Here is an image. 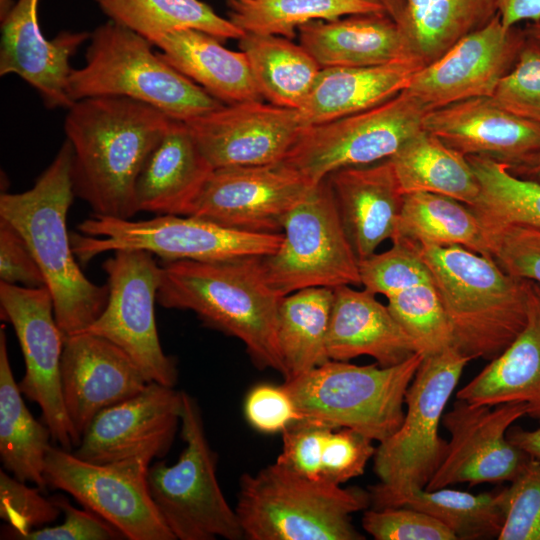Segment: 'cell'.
Segmentation results:
<instances>
[{
    "instance_id": "obj_1",
    "label": "cell",
    "mask_w": 540,
    "mask_h": 540,
    "mask_svg": "<svg viewBox=\"0 0 540 540\" xmlns=\"http://www.w3.org/2000/svg\"><path fill=\"white\" fill-rule=\"evenodd\" d=\"M172 118L125 97H91L68 108L64 121L72 146L75 196L93 214L131 219L138 211L137 178Z\"/></svg>"
},
{
    "instance_id": "obj_2",
    "label": "cell",
    "mask_w": 540,
    "mask_h": 540,
    "mask_svg": "<svg viewBox=\"0 0 540 540\" xmlns=\"http://www.w3.org/2000/svg\"><path fill=\"white\" fill-rule=\"evenodd\" d=\"M72 155L66 139L32 188L0 196V219L21 235L32 252L51 293L65 339L87 329L108 300L107 285L91 282L80 269L67 229L75 196Z\"/></svg>"
},
{
    "instance_id": "obj_3",
    "label": "cell",
    "mask_w": 540,
    "mask_h": 540,
    "mask_svg": "<svg viewBox=\"0 0 540 540\" xmlns=\"http://www.w3.org/2000/svg\"><path fill=\"white\" fill-rule=\"evenodd\" d=\"M260 257L163 262L157 303L194 312L205 326L238 338L260 369L283 375L277 340L283 297L267 282Z\"/></svg>"
},
{
    "instance_id": "obj_4",
    "label": "cell",
    "mask_w": 540,
    "mask_h": 540,
    "mask_svg": "<svg viewBox=\"0 0 540 540\" xmlns=\"http://www.w3.org/2000/svg\"><path fill=\"white\" fill-rule=\"evenodd\" d=\"M411 243L447 315L452 346L470 360L497 357L526 323L529 280L515 278L490 256L461 246Z\"/></svg>"
},
{
    "instance_id": "obj_5",
    "label": "cell",
    "mask_w": 540,
    "mask_h": 540,
    "mask_svg": "<svg viewBox=\"0 0 540 540\" xmlns=\"http://www.w3.org/2000/svg\"><path fill=\"white\" fill-rule=\"evenodd\" d=\"M89 40L85 64L69 75L73 102L125 97L184 122L224 105L155 53L149 40L123 25L108 20Z\"/></svg>"
},
{
    "instance_id": "obj_6",
    "label": "cell",
    "mask_w": 540,
    "mask_h": 540,
    "mask_svg": "<svg viewBox=\"0 0 540 540\" xmlns=\"http://www.w3.org/2000/svg\"><path fill=\"white\" fill-rule=\"evenodd\" d=\"M370 504L369 491L311 480L273 463L242 475L235 511L248 540H363L351 514Z\"/></svg>"
},
{
    "instance_id": "obj_7",
    "label": "cell",
    "mask_w": 540,
    "mask_h": 540,
    "mask_svg": "<svg viewBox=\"0 0 540 540\" xmlns=\"http://www.w3.org/2000/svg\"><path fill=\"white\" fill-rule=\"evenodd\" d=\"M424 356L388 367L328 360L283 385L300 420L353 429L379 443L402 424L405 394Z\"/></svg>"
},
{
    "instance_id": "obj_8",
    "label": "cell",
    "mask_w": 540,
    "mask_h": 540,
    "mask_svg": "<svg viewBox=\"0 0 540 540\" xmlns=\"http://www.w3.org/2000/svg\"><path fill=\"white\" fill-rule=\"evenodd\" d=\"M71 233L77 260L87 264L105 252L144 250L162 262H220L274 253L283 234L235 230L194 216L157 215L147 220L93 214Z\"/></svg>"
},
{
    "instance_id": "obj_9",
    "label": "cell",
    "mask_w": 540,
    "mask_h": 540,
    "mask_svg": "<svg viewBox=\"0 0 540 540\" xmlns=\"http://www.w3.org/2000/svg\"><path fill=\"white\" fill-rule=\"evenodd\" d=\"M180 435L185 447L178 460L157 461L147 474L151 497L176 539H244L235 509L218 483L217 454L207 439L198 402L182 391Z\"/></svg>"
},
{
    "instance_id": "obj_10",
    "label": "cell",
    "mask_w": 540,
    "mask_h": 540,
    "mask_svg": "<svg viewBox=\"0 0 540 540\" xmlns=\"http://www.w3.org/2000/svg\"><path fill=\"white\" fill-rule=\"evenodd\" d=\"M470 361L453 346L424 357L405 394L402 424L376 448L379 483L370 493L426 487L447 453L448 441L439 435L443 411Z\"/></svg>"
},
{
    "instance_id": "obj_11",
    "label": "cell",
    "mask_w": 540,
    "mask_h": 540,
    "mask_svg": "<svg viewBox=\"0 0 540 540\" xmlns=\"http://www.w3.org/2000/svg\"><path fill=\"white\" fill-rule=\"evenodd\" d=\"M283 240L260 262L269 285L282 297L311 287L359 285V260L343 228L325 178L289 212Z\"/></svg>"
},
{
    "instance_id": "obj_12",
    "label": "cell",
    "mask_w": 540,
    "mask_h": 540,
    "mask_svg": "<svg viewBox=\"0 0 540 540\" xmlns=\"http://www.w3.org/2000/svg\"><path fill=\"white\" fill-rule=\"evenodd\" d=\"M426 113L404 89L378 106L303 127L283 161L315 185L338 169L390 158L423 129Z\"/></svg>"
},
{
    "instance_id": "obj_13",
    "label": "cell",
    "mask_w": 540,
    "mask_h": 540,
    "mask_svg": "<svg viewBox=\"0 0 540 540\" xmlns=\"http://www.w3.org/2000/svg\"><path fill=\"white\" fill-rule=\"evenodd\" d=\"M151 452L98 464L51 446L45 460L47 487L73 496L120 530L128 540H176L148 488Z\"/></svg>"
},
{
    "instance_id": "obj_14",
    "label": "cell",
    "mask_w": 540,
    "mask_h": 540,
    "mask_svg": "<svg viewBox=\"0 0 540 540\" xmlns=\"http://www.w3.org/2000/svg\"><path fill=\"white\" fill-rule=\"evenodd\" d=\"M108 300L100 316L84 331L103 337L125 351L150 382L174 387L178 369L161 347L155 303L161 264L144 250H117L102 265Z\"/></svg>"
},
{
    "instance_id": "obj_15",
    "label": "cell",
    "mask_w": 540,
    "mask_h": 540,
    "mask_svg": "<svg viewBox=\"0 0 540 540\" xmlns=\"http://www.w3.org/2000/svg\"><path fill=\"white\" fill-rule=\"evenodd\" d=\"M0 306L1 317L13 326L24 358L20 391L40 407L52 440L68 451L77 448L79 443L65 410L61 386L65 337L49 289L0 282Z\"/></svg>"
},
{
    "instance_id": "obj_16",
    "label": "cell",
    "mask_w": 540,
    "mask_h": 540,
    "mask_svg": "<svg viewBox=\"0 0 540 540\" xmlns=\"http://www.w3.org/2000/svg\"><path fill=\"white\" fill-rule=\"evenodd\" d=\"M526 415L522 402L485 405L456 398L442 416L450 434L446 456L425 489L512 482L531 457L507 438V431Z\"/></svg>"
},
{
    "instance_id": "obj_17",
    "label": "cell",
    "mask_w": 540,
    "mask_h": 540,
    "mask_svg": "<svg viewBox=\"0 0 540 540\" xmlns=\"http://www.w3.org/2000/svg\"><path fill=\"white\" fill-rule=\"evenodd\" d=\"M312 186L284 161L216 168L189 216L245 232L282 233L289 212Z\"/></svg>"
},
{
    "instance_id": "obj_18",
    "label": "cell",
    "mask_w": 540,
    "mask_h": 540,
    "mask_svg": "<svg viewBox=\"0 0 540 540\" xmlns=\"http://www.w3.org/2000/svg\"><path fill=\"white\" fill-rule=\"evenodd\" d=\"M525 39L517 26L505 27L498 13L420 68L405 90L427 112L470 98L492 97Z\"/></svg>"
},
{
    "instance_id": "obj_19",
    "label": "cell",
    "mask_w": 540,
    "mask_h": 540,
    "mask_svg": "<svg viewBox=\"0 0 540 540\" xmlns=\"http://www.w3.org/2000/svg\"><path fill=\"white\" fill-rule=\"evenodd\" d=\"M185 123L214 169L281 162L303 128L297 109L263 101L224 104Z\"/></svg>"
},
{
    "instance_id": "obj_20",
    "label": "cell",
    "mask_w": 540,
    "mask_h": 540,
    "mask_svg": "<svg viewBox=\"0 0 540 540\" xmlns=\"http://www.w3.org/2000/svg\"><path fill=\"white\" fill-rule=\"evenodd\" d=\"M182 411V391L149 382L136 395L99 412L75 455L104 464L143 452L161 458L169 451Z\"/></svg>"
},
{
    "instance_id": "obj_21",
    "label": "cell",
    "mask_w": 540,
    "mask_h": 540,
    "mask_svg": "<svg viewBox=\"0 0 540 540\" xmlns=\"http://www.w3.org/2000/svg\"><path fill=\"white\" fill-rule=\"evenodd\" d=\"M149 382L137 363L109 340L87 332L65 339L62 395L79 444L99 412L136 395Z\"/></svg>"
},
{
    "instance_id": "obj_22",
    "label": "cell",
    "mask_w": 540,
    "mask_h": 540,
    "mask_svg": "<svg viewBox=\"0 0 540 540\" xmlns=\"http://www.w3.org/2000/svg\"><path fill=\"white\" fill-rule=\"evenodd\" d=\"M39 0H17L1 19L0 75L14 74L32 86L50 109L71 107L70 58L89 39L87 32L62 31L45 38Z\"/></svg>"
},
{
    "instance_id": "obj_23",
    "label": "cell",
    "mask_w": 540,
    "mask_h": 540,
    "mask_svg": "<svg viewBox=\"0 0 540 540\" xmlns=\"http://www.w3.org/2000/svg\"><path fill=\"white\" fill-rule=\"evenodd\" d=\"M423 128L465 156L487 157L507 167L540 151V125L509 112L492 97L429 111Z\"/></svg>"
},
{
    "instance_id": "obj_24",
    "label": "cell",
    "mask_w": 540,
    "mask_h": 540,
    "mask_svg": "<svg viewBox=\"0 0 540 540\" xmlns=\"http://www.w3.org/2000/svg\"><path fill=\"white\" fill-rule=\"evenodd\" d=\"M326 179L358 260L374 254L382 242L394 238L404 194L389 158L341 168Z\"/></svg>"
},
{
    "instance_id": "obj_25",
    "label": "cell",
    "mask_w": 540,
    "mask_h": 540,
    "mask_svg": "<svg viewBox=\"0 0 540 540\" xmlns=\"http://www.w3.org/2000/svg\"><path fill=\"white\" fill-rule=\"evenodd\" d=\"M214 168L186 123L171 119L146 160L135 185L138 211L189 216Z\"/></svg>"
},
{
    "instance_id": "obj_26",
    "label": "cell",
    "mask_w": 540,
    "mask_h": 540,
    "mask_svg": "<svg viewBox=\"0 0 540 540\" xmlns=\"http://www.w3.org/2000/svg\"><path fill=\"white\" fill-rule=\"evenodd\" d=\"M297 34L299 44L322 68L418 60L403 30L386 13L316 20L300 26Z\"/></svg>"
},
{
    "instance_id": "obj_27",
    "label": "cell",
    "mask_w": 540,
    "mask_h": 540,
    "mask_svg": "<svg viewBox=\"0 0 540 540\" xmlns=\"http://www.w3.org/2000/svg\"><path fill=\"white\" fill-rule=\"evenodd\" d=\"M333 293L327 335L330 360L348 361L367 355L388 367L417 352L412 339L375 294L350 285L333 288Z\"/></svg>"
},
{
    "instance_id": "obj_28",
    "label": "cell",
    "mask_w": 540,
    "mask_h": 540,
    "mask_svg": "<svg viewBox=\"0 0 540 540\" xmlns=\"http://www.w3.org/2000/svg\"><path fill=\"white\" fill-rule=\"evenodd\" d=\"M456 398L472 404L522 402L540 422V285L529 280L527 320L508 347L461 388Z\"/></svg>"
},
{
    "instance_id": "obj_29",
    "label": "cell",
    "mask_w": 540,
    "mask_h": 540,
    "mask_svg": "<svg viewBox=\"0 0 540 540\" xmlns=\"http://www.w3.org/2000/svg\"><path fill=\"white\" fill-rule=\"evenodd\" d=\"M424 67L416 59L366 67L322 68L298 109L303 127L378 106L402 92Z\"/></svg>"
},
{
    "instance_id": "obj_30",
    "label": "cell",
    "mask_w": 540,
    "mask_h": 540,
    "mask_svg": "<svg viewBox=\"0 0 540 540\" xmlns=\"http://www.w3.org/2000/svg\"><path fill=\"white\" fill-rule=\"evenodd\" d=\"M149 41L173 68L223 104L263 101L244 53L227 49L222 40L199 30L181 29Z\"/></svg>"
},
{
    "instance_id": "obj_31",
    "label": "cell",
    "mask_w": 540,
    "mask_h": 540,
    "mask_svg": "<svg viewBox=\"0 0 540 540\" xmlns=\"http://www.w3.org/2000/svg\"><path fill=\"white\" fill-rule=\"evenodd\" d=\"M372 508L410 507L434 517L457 539L498 538L505 522L507 487L472 494L448 487L428 490L409 487L388 493H370Z\"/></svg>"
},
{
    "instance_id": "obj_32",
    "label": "cell",
    "mask_w": 540,
    "mask_h": 540,
    "mask_svg": "<svg viewBox=\"0 0 540 540\" xmlns=\"http://www.w3.org/2000/svg\"><path fill=\"white\" fill-rule=\"evenodd\" d=\"M401 192H428L454 198L469 206L480 187L467 157L424 128L390 158Z\"/></svg>"
},
{
    "instance_id": "obj_33",
    "label": "cell",
    "mask_w": 540,
    "mask_h": 540,
    "mask_svg": "<svg viewBox=\"0 0 540 540\" xmlns=\"http://www.w3.org/2000/svg\"><path fill=\"white\" fill-rule=\"evenodd\" d=\"M10 365L6 334L0 329V459L8 473L47 487L44 469L52 439L49 427L26 407Z\"/></svg>"
},
{
    "instance_id": "obj_34",
    "label": "cell",
    "mask_w": 540,
    "mask_h": 540,
    "mask_svg": "<svg viewBox=\"0 0 540 540\" xmlns=\"http://www.w3.org/2000/svg\"><path fill=\"white\" fill-rule=\"evenodd\" d=\"M238 41L262 98L298 110L322 69L312 55L278 35L245 33Z\"/></svg>"
},
{
    "instance_id": "obj_35",
    "label": "cell",
    "mask_w": 540,
    "mask_h": 540,
    "mask_svg": "<svg viewBox=\"0 0 540 540\" xmlns=\"http://www.w3.org/2000/svg\"><path fill=\"white\" fill-rule=\"evenodd\" d=\"M334 293L311 287L284 296L277 316V340L284 381L293 380L329 359L327 335Z\"/></svg>"
},
{
    "instance_id": "obj_36",
    "label": "cell",
    "mask_w": 540,
    "mask_h": 540,
    "mask_svg": "<svg viewBox=\"0 0 540 540\" xmlns=\"http://www.w3.org/2000/svg\"><path fill=\"white\" fill-rule=\"evenodd\" d=\"M498 13V0H406L400 28L425 66Z\"/></svg>"
},
{
    "instance_id": "obj_37",
    "label": "cell",
    "mask_w": 540,
    "mask_h": 540,
    "mask_svg": "<svg viewBox=\"0 0 540 540\" xmlns=\"http://www.w3.org/2000/svg\"><path fill=\"white\" fill-rule=\"evenodd\" d=\"M394 238L439 247L461 246L489 256L484 226L472 207L435 193L404 195Z\"/></svg>"
},
{
    "instance_id": "obj_38",
    "label": "cell",
    "mask_w": 540,
    "mask_h": 540,
    "mask_svg": "<svg viewBox=\"0 0 540 540\" xmlns=\"http://www.w3.org/2000/svg\"><path fill=\"white\" fill-rule=\"evenodd\" d=\"M109 18L151 40L181 29L208 33L222 41L245 33L201 0H94Z\"/></svg>"
},
{
    "instance_id": "obj_39",
    "label": "cell",
    "mask_w": 540,
    "mask_h": 540,
    "mask_svg": "<svg viewBox=\"0 0 540 540\" xmlns=\"http://www.w3.org/2000/svg\"><path fill=\"white\" fill-rule=\"evenodd\" d=\"M229 3L228 19L244 33L288 39L297 34L300 26L312 21L386 13L376 0H229Z\"/></svg>"
},
{
    "instance_id": "obj_40",
    "label": "cell",
    "mask_w": 540,
    "mask_h": 540,
    "mask_svg": "<svg viewBox=\"0 0 540 540\" xmlns=\"http://www.w3.org/2000/svg\"><path fill=\"white\" fill-rule=\"evenodd\" d=\"M479 183L480 192L471 206L481 223L524 224L540 228V185L512 174L493 159L466 156Z\"/></svg>"
},
{
    "instance_id": "obj_41",
    "label": "cell",
    "mask_w": 540,
    "mask_h": 540,
    "mask_svg": "<svg viewBox=\"0 0 540 540\" xmlns=\"http://www.w3.org/2000/svg\"><path fill=\"white\" fill-rule=\"evenodd\" d=\"M387 300L389 311L424 357L452 346V330L432 281L407 288Z\"/></svg>"
},
{
    "instance_id": "obj_42",
    "label": "cell",
    "mask_w": 540,
    "mask_h": 540,
    "mask_svg": "<svg viewBox=\"0 0 540 540\" xmlns=\"http://www.w3.org/2000/svg\"><path fill=\"white\" fill-rule=\"evenodd\" d=\"M392 247L359 260L360 283L373 294L389 298L407 288L432 281L411 242L394 238Z\"/></svg>"
},
{
    "instance_id": "obj_43",
    "label": "cell",
    "mask_w": 540,
    "mask_h": 540,
    "mask_svg": "<svg viewBox=\"0 0 540 540\" xmlns=\"http://www.w3.org/2000/svg\"><path fill=\"white\" fill-rule=\"evenodd\" d=\"M40 488H32L7 471H0V517L6 522L1 539L43 527L55 521L61 510L52 497L41 495Z\"/></svg>"
},
{
    "instance_id": "obj_44",
    "label": "cell",
    "mask_w": 540,
    "mask_h": 540,
    "mask_svg": "<svg viewBox=\"0 0 540 540\" xmlns=\"http://www.w3.org/2000/svg\"><path fill=\"white\" fill-rule=\"evenodd\" d=\"M489 256L507 274L540 285V228L524 224L484 225Z\"/></svg>"
},
{
    "instance_id": "obj_45",
    "label": "cell",
    "mask_w": 540,
    "mask_h": 540,
    "mask_svg": "<svg viewBox=\"0 0 540 540\" xmlns=\"http://www.w3.org/2000/svg\"><path fill=\"white\" fill-rule=\"evenodd\" d=\"M526 37V36H525ZM492 98L509 112L540 125V44L526 37Z\"/></svg>"
},
{
    "instance_id": "obj_46",
    "label": "cell",
    "mask_w": 540,
    "mask_h": 540,
    "mask_svg": "<svg viewBox=\"0 0 540 540\" xmlns=\"http://www.w3.org/2000/svg\"><path fill=\"white\" fill-rule=\"evenodd\" d=\"M507 494L505 522L497 539L540 540V461L531 458Z\"/></svg>"
},
{
    "instance_id": "obj_47",
    "label": "cell",
    "mask_w": 540,
    "mask_h": 540,
    "mask_svg": "<svg viewBox=\"0 0 540 540\" xmlns=\"http://www.w3.org/2000/svg\"><path fill=\"white\" fill-rule=\"evenodd\" d=\"M363 529L376 540H456L455 534L429 514L410 507L367 510Z\"/></svg>"
},
{
    "instance_id": "obj_48",
    "label": "cell",
    "mask_w": 540,
    "mask_h": 540,
    "mask_svg": "<svg viewBox=\"0 0 540 540\" xmlns=\"http://www.w3.org/2000/svg\"><path fill=\"white\" fill-rule=\"evenodd\" d=\"M333 429L314 421L294 422L281 433L282 449L275 463L299 476L322 481L323 449Z\"/></svg>"
},
{
    "instance_id": "obj_49",
    "label": "cell",
    "mask_w": 540,
    "mask_h": 540,
    "mask_svg": "<svg viewBox=\"0 0 540 540\" xmlns=\"http://www.w3.org/2000/svg\"><path fill=\"white\" fill-rule=\"evenodd\" d=\"M372 441L353 429H333L323 449L322 481L342 485L362 475L376 451Z\"/></svg>"
},
{
    "instance_id": "obj_50",
    "label": "cell",
    "mask_w": 540,
    "mask_h": 540,
    "mask_svg": "<svg viewBox=\"0 0 540 540\" xmlns=\"http://www.w3.org/2000/svg\"><path fill=\"white\" fill-rule=\"evenodd\" d=\"M64 515L55 526L40 527L17 535L13 540H118L123 533L91 510L78 509L62 495L52 497Z\"/></svg>"
},
{
    "instance_id": "obj_51",
    "label": "cell",
    "mask_w": 540,
    "mask_h": 540,
    "mask_svg": "<svg viewBox=\"0 0 540 540\" xmlns=\"http://www.w3.org/2000/svg\"><path fill=\"white\" fill-rule=\"evenodd\" d=\"M244 414L255 430L265 434L282 433L300 420L295 403L283 384L254 386L246 395Z\"/></svg>"
},
{
    "instance_id": "obj_52",
    "label": "cell",
    "mask_w": 540,
    "mask_h": 540,
    "mask_svg": "<svg viewBox=\"0 0 540 540\" xmlns=\"http://www.w3.org/2000/svg\"><path fill=\"white\" fill-rule=\"evenodd\" d=\"M0 282L37 288L44 276L21 235L0 219Z\"/></svg>"
},
{
    "instance_id": "obj_53",
    "label": "cell",
    "mask_w": 540,
    "mask_h": 540,
    "mask_svg": "<svg viewBox=\"0 0 540 540\" xmlns=\"http://www.w3.org/2000/svg\"><path fill=\"white\" fill-rule=\"evenodd\" d=\"M498 11L505 27H515L540 19V0H498Z\"/></svg>"
},
{
    "instance_id": "obj_54",
    "label": "cell",
    "mask_w": 540,
    "mask_h": 540,
    "mask_svg": "<svg viewBox=\"0 0 540 540\" xmlns=\"http://www.w3.org/2000/svg\"><path fill=\"white\" fill-rule=\"evenodd\" d=\"M507 438L531 458L540 461V427L535 430H525L518 426H511L507 431Z\"/></svg>"
},
{
    "instance_id": "obj_55",
    "label": "cell",
    "mask_w": 540,
    "mask_h": 540,
    "mask_svg": "<svg viewBox=\"0 0 540 540\" xmlns=\"http://www.w3.org/2000/svg\"><path fill=\"white\" fill-rule=\"evenodd\" d=\"M507 168L515 176L540 185V151L521 163Z\"/></svg>"
},
{
    "instance_id": "obj_56",
    "label": "cell",
    "mask_w": 540,
    "mask_h": 540,
    "mask_svg": "<svg viewBox=\"0 0 540 540\" xmlns=\"http://www.w3.org/2000/svg\"><path fill=\"white\" fill-rule=\"evenodd\" d=\"M386 13L400 26L404 17L406 0H376Z\"/></svg>"
},
{
    "instance_id": "obj_57",
    "label": "cell",
    "mask_w": 540,
    "mask_h": 540,
    "mask_svg": "<svg viewBox=\"0 0 540 540\" xmlns=\"http://www.w3.org/2000/svg\"><path fill=\"white\" fill-rule=\"evenodd\" d=\"M523 31L528 39L540 44V19L529 22Z\"/></svg>"
},
{
    "instance_id": "obj_58",
    "label": "cell",
    "mask_w": 540,
    "mask_h": 540,
    "mask_svg": "<svg viewBox=\"0 0 540 540\" xmlns=\"http://www.w3.org/2000/svg\"><path fill=\"white\" fill-rule=\"evenodd\" d=\"M14 3L12 0H0V18L2 19L11 9Z\"/></svg>"
}]
</instances>
